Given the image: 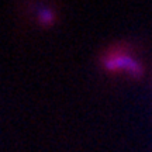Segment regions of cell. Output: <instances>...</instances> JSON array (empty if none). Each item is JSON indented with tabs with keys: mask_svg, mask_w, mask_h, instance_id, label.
<instances>
[{
	"mask_svg": "<svg viewBox=\"0 0 152 152\" xmlns=\"http://www.w3.org/2000/svg\"><path fill=\"white\" fill-rule=\"evenodd\" d=\"M104 65L110 71H127L134 75H140L141 73V66L140 64L134 61L130 55H127L124 51H114L110 52L106 59H104Z\"/></svg>",
	"mask_w": 152,
	"mask_h": 152,
	"instance_id": "obj_1",
	"label": "cell"
}]
</instances>
